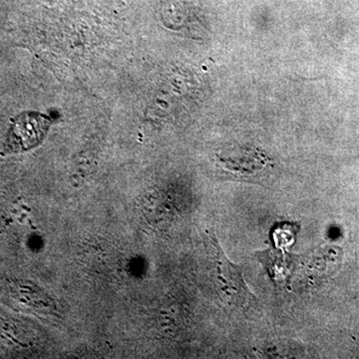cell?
I'll use <instances>...</instances> for the list:
<instances>
[{
  "mask_svg": "<svg viewBox=\"0 0 359 359\" xmlns=\"http://www.w3.org/2000/svg\"><path fill=\"white\" fill-rule=\"evenodd\" d=\"M49 122L41 115L28 114L18 117L13 123L7 139V152H21L34 147L43 138Z\"/></svg>",
  "mask_w": 359,
  "mask_h": 359,
  "instance_id": "cell-3",
  "label": "cell"
},
{
  "mask_svg": "<svg viewBox=\"0 0 359 359\" xmlns=\"http://www.w3.org/2000/svg\"><path fill=\"white\" fill-rule=\"evenodd\" d=\"M223 178L259 183L268 179L273 161L259 149L228 146L217 155Z\"/></svg>",
  "mask_w": 359,
  "mask_h": 359,
  "instance_id": "cell-1",
  "label": "cell"
},
{
  "mask_svg": "<svg viewBox=\"0 0 359 359\" xmlns=\"http://www.w3.org/2000/svg\"><path fill=\"white\" fill-rule=\"evenodd\" d=\"M216 256L217 278L221 285L224 299L240 308L248 309L256 302V297L252 294L243 278L242 271L231 263L230 259L219 247L217 241L212 240Z\"/></svg>",
  "mask_w": 359,
  "mask_h": 359,
  "instance_id": "cell-2",
  "label": "cell"
}]
</instances>
